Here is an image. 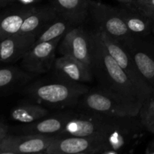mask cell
Segmentation results:
<instances>
[{"instance_id": "obj_20", "label": "cell", "mask_w": 154, "mask_h": 154, "mask_svg": "<svg viewBox=\"0 0 154 154\" xmlns=\"http://www.w3.org/2000/svg\"><path fill=\"white\" fill-rule=\"evenodd\" d=\"M59 15L75 25L82 24L88 16L90 0H48Z\"/></svg>"}, {"instance_id": "obj_1", "label": "cell", "mask_w": 154, "mask_h": 154, "mask_svg": "<svg viewBox=\"0 0 154 154\" xmlns=\"http://www.w3.org/2000/svg\"><path fill=\"white\" fill-rule=\"evenodd\" d=\"M91 34L92 72L99 87L105 91L129 102L144 104L141 94L124 71L108 54L96 30Z\"/></svg>"}, {"instance_id": "obj_21", "label": "cell", "mask_w": 154, "mask_h": 154, "mask_svg": "<svg viewBox=\"0 0 154 154\" xmlns=\"http://www.w3.org/2000/svg\"><path fill=\"white\" fill-rule=\"evenodd\" d=\"M51 114L48 108L34 102H23L14 107L10 112L11 119L20 124H28Z\"/></svg>"}, {"instance_id": "obj_24", "label": "cell", "mask_w": 154, "mask_h": 154, "mask_svg": "<svg viewBox=\"0 0 154 154\" xmlns=\"http://www.w3.org/2000/svg\"><path fill=\"white\" fill-rule=\"evenodd\" d=\"M150 1L151 0H135V8L140 9L145 13L146 9H147L148 5L150 4Z\"/></svg>"}, {"instance_id": "obj_11", "label": "cell", "mask_w": 154, "mask_h": 154, "mask_svg": "<svg viewBox=\"0 0 154 154\" xmlns=\"http://www.w3.org/2000/svg\"><path fill=\"white\" fill-rule=\"evenodd\" d=\"M63 37L35 44L21 60V67L31 73L39 75L52 70L56 51Z\"/></svg>"}, {"instance_id": "obj_33", "label": "cell", "mask_w": 154, "mask_h": 154, "mask_svg": "<svg viewBox=\"0 0 154 154\" xmlns=\"http://www.w3.org/2000/svg\"><path fill=\"white\" fill-rule=\"evenodd\" d=\"M153 34L154 35V27H153Z\"/></svg>"}, {"instance_id": "obj_9", "label": "cell", "mask_w": 154, "mask_h": 154, "mask_svg": "<svg viewBox=\"0 0 154 154\" xmlns=\"http://www.w3.org/2000/svg\"><path fill=\"white\" fill-rule=\"evenodd\" d=\"M55 137L32 134H8L2 140L0 154L45 153Z\"/></svg>"}, {"instance_id": "obj_19", "label": "cell", "mask_w": 154, "mask_h": 154, "mask_svg": "<svg viewBox=\"0 0 154 154\" xmlns=\"http://www.w3.org/2000/svg\"><path fill=\"white\" fill-rule=\"evenodd\" d=\"M58 15V12L51 4L37 5L25 20L18 33L37 36L39 32Z\"/></svg>"}, {"instance_id": "obj_18", "label": "cell", "mask_w": 154, "mask_h": 154, "mask_svg": "<svg viewBox=\"0 0 154 154\" xmlns=\"http://www.w3.org/2000/svg\"><path fill=\"white\" fill-rule=\"evenodd\" d=\"M120 12L131 35L147 36L153 34L154 22L144 11L135 7H120Z\"/></svg>"}, {"instance_id": "obj_26", "label": "cell", "mask_w": 154, "mask_h": 154, "mask_svg": "<svg viewBox=\"0 0 154 154\" xmlns=\"http://www.w3.org/2000/svg\"><path fill=\"white\" fill-rule=\"evenodd\" d=\"M142 123L145 126L146 129L154 135V117L143 120Z\"/></svg>"}, {"instance_id": "obj_15", "label": "cell", "mask_w": 154, "mask_h": 154, "mask_svg": "<svg viewBox=\"0 0 154 154\" xmlns=\"http://www.w3.org/2000/svg\"><path fill=\"white\" fill-rule=\"evenodd\" d=\"M34 35L17 34L0 42V64L14 63L22 60L35 44Z\"/></svg>"}, {"instance_id": "obj_12", "label": "cell", "mask_w": 154, "mask_h": 154, "mask_svg": "<svg viewBox=\"0 0 154 154\" xmlns=\"http://www.w3.org/2000/svg\"><path fill=\"white\" fill-rule=\"evenodd\" d=\"M105 117L106 115L85 110L72 111L70 118L57 136H99L105 123Z\"/></svg>"}, {"instance_id": "obj_4", "label": "cell", "mask_w": 154, "mask_h": 154, "mask_svg": "<svg viewBox=\"0 0 154 154\" xmlns=\"http://www.w3.org/2000/svg\"><path fill=\"white\" fill-rule=\"evenodd\" d=\"M142 104L126 102L98 87L89 90L81 98L77 107L79 109L111 117L138 116Z\"/></svg>"}, {"instance_id": "obj_8", "label": "cell", "mask_w": 154, "mask_h": 154, "mask_svg": "<svg viewBox=\"0 0 154 154\" xmlns=\"http://www.w3.org/2000/svg\"><path fill=\"white\" fill-rule=\"evenodd\" d=\"M135 36L123 43L133 58L138 70L154 90V35Z\"/></svg>"}, {"instance_id": "obj_6", "label": "cell", "mask_w": 154, "mask_h": 154, "mask_svg": "<svg viewBox=\"0 0 154 154\" xmlns=\"http://www.w3.org/2000/svg\"><path fill=\"white\" fill-rule=\"evenodd\" d=\"M88 15L93 19L96 29L121 43H124L133 36L128 30L120 14V8L90 0Z\"/></svg>"}, {"instance_id": "obj_25", "label": "cell", "mask_w": 154, "mask_h": 154, "mask_svg": "<svg viewBox=\"0 0 154 154\" xmlns=\"http://www.w3.org/2000/svg\"><path fill=\"white\" fill-rule=\"evenodd\" d=\"M9 134V127L5 122L0 119V138H5Z\"/></svg>"}, {"instance_id": "obj_32", "label": "cell", "mask_w": 154, "mask_h": 154, "mask_svg": "<svg viewBox=\"0 0 154 154\" xmlns=\"http://www.w3.org/2000/svg\"><path fill=\"white\" fill-rule=\"evenodd\" d=\"M2 138H0V144H1V141H2Z\"/></svg>"}, {"instance_id": "obj_2", "label": "cell", "mask_w": 154, "mask_h": 154, "mask_svg": "<svg viewBox=\"0 0 154 154\" xmlns=\"http://www.w3.org/2000/svg\"><path fill=\"white\" fill-rule=\"evenodd\" d=\"M144 126L139 115L106 116L99 133L104 150L102 154H119L132 152L144 135Z\"/></svg>"}, {"instance_id": "obj_23", "label": "cell", "mask_w": 154, "mask_h": 154, "mask_svg": "<svg viewBox=\"0 0 154 154\" xmlns=\"http://www.w3.org/2000/svg\"><path fill=\"white\" fill-rule=\"evenodd\" d=\"M139 116L142 121L154 117V94L143 104Z\"/></svg>"}, {"instance_id": "obj_13", "label": "cell", "mask_w": 154, "mask_h": 154, "mask_svg": "<svg viewBox=\"0 0 154 154\" xmlns=\"http://www.w3.org/2000/svg\"><path fill=\"white\" fill-rule=\"evenodd\" d=\"M52 70L54 78L75 84L90 83L94 77L90 67L69 56L56 58Z\"/></svg>"}, {"instance_id": "obj_5", "label": "cell", "mask_w": 154, "mask_h": 154, "mask_svg": "<svg viewBox=\"0 0 154 154\" xmlns=\"http://www.w3.org/2000/svg\"><path fill=\"white\" fill-rule=\"evenodd\" d=\"M102 45L116 63L125 72L145 102L154 94V90L138 70L133 58L123 43L113 38L104 32L95 29Z\"/></svg>"}, {"instance_id": "obj_14", "label": "cell", "mask_w": 154, "mask_h": 154, "mask_svg": "<svg viewBox=\"0 0 154 154\" xmlns=\"http://www.w3.org/2000/svg\"><path fill=\"white\" fill-rule=\"evenodd\" d=\"M72 111L57 113L46 116L38 120L28 124H20L14 127L16 134H32V135H54L57 136L72 115Z\"/></svg>"}, {"instance_id": "obj_27", "label": "cell", "mask_w": 154, "mask_h": 154, "mask_svg": "<svg viewBox=\"0 0 154 154\" xmlns=\"http://www.w3.org/2000/svg\"><path fill=\"white\" fill-rule=\"evenodd\" d=\"M44 0H14V4H20L23 5H36Z\"/></svg>"}, {"instance_id": "obj_16", "label": "cell", "mask_w": 154, "mask_h": 154, "mask_svg": "<svg viewBox=\"0 0 154 154\" xmlns=\"http://www.w3.org/2000/svg\"><path fill=\"white\" fill-rule=\"evenodd\" d=\"M14 5L0 11V42L19 32L27 17L35 9L36 5Z\"/></svg>"}, {"instance_id": "obj_22", "label": "cell", "mask_w": 154, "mask_h": 154, "mask_svg": "<svg viewBox=\"0 0 154 154\" xmlns=\"http://www.w3.org/2000/svg\"><path fill=\"white\" fill-rule=\"evenodd\" d=\"M75 26L78 25H75L69 20L58 15L39 32L36 36L35 44L50 42L60 37H63L69 29Z\"/></svg>"}, {"instance_id": "obj_31", "label": "cell", "mask_w": 154, "mask_h": 154, "mask_svg": "<svg viewBox=\"0 0 154 154\" xmlns=\"http://www.w3.org/2000/svg\"><path fill=\"white\" fill-rule=\"evenodd\" d=\"M117 1L121 3V4H123V5L135 7V0H117Z\"/></svg>"}, {"instance_id": "obj_3", "label": "cell", "mask_w": 154, "mask_h": 154, "mask_svg": "<svg viewBox=\"0 0 154 154\" xmlns=\"http://www.w3.org/2000/svg\"><path fill=\"white\" fill-rule=\"evenodd\" d=\"M90 89L84 84L61 80L30 82L20 93L32 102L54 108H72Z\"/></svg>"}, {"instance_id": "obj_30", "label": "cell", "mask_w": 154, "mask_h": 154, "mask_svg": "<svg viewBox=\"0 0 154 154\" xmlns=\"http://www.w3.org/2000/svg\"><path fill=\"white\" fill-rule=\"evenodd\" d=\"M14 4V0H0V11Z\"/></svg>"}, {"instance_id": "obj_28", "label": "cell", "mask_w": 154, "mask_h": 154, "mask_svg": "<svg viewBox=\"0 0 154 154\" xmlns=\"http://www.w3.org/2000/svg\"><path fill=\"white\" fill-rule=\"evenodd\" d=\"M145 14H147L154 22V0H151L150 4L147 6L145 11Z\"/></svg>"}, {"instance_id": "obj_7", "label": "cell", "mask_w": 154, "mask_h": 154, "mask_svg": "<svg viewBox=\"0 0 154 154\" xmlns=\"http://www.w3.org/2000/svg\"><path fill=\"white\" fill-rule=\"evenodd\" d=\"M57 49L61 55L76 59L91 69V34L82 24L69 29L61 39Z\"/></svg>"}, {"instance_id": "obj_17", "label": "cell", "mask_w": 154, "mask_h": 154, "mask_svg": "<svg viewBox=\"0 0 154 154\" xmlns=\"http://www.w3.org/2000/svg\"><path fill=\"white\" fill-rule=\"evenodd\" d=\"M35 75L16 66L0 69V96L20 92L34 79Z\"/></svg>"}, {"instance_id": "obj_10", "label": "cell", "mask_w": 154, "mask_h": 154, "mask_svg": "<svg viewBox=\"0 0 154 154\" xmlns=\"http://www.w3.org/2000/svg\"><path fill=\"white\" fill-rule=\"evenodd\" d=\"M103 142L99 136H56L45 154H102Z\"/></svg>"}, {"instance_id": "obj_29", "label": "cell", "mask_w": 154, "mask_h": 154, "mask_svg": "<svg viewBox=\"0 0 154 154\" xmlns=\"http://www.w3.org/2000/svg\"><path fill=\"white\" fill-rule=\"evenodd\" d=\"M145 153L147 154H154V136L153 140L148 144L146 147Z\"/></svg>"}]
</instances>
